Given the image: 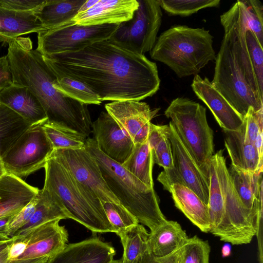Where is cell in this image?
<instances>
[{
	"mask_svg": "<svg viewBox=\"0 0 263 263\" xmlns=\"http://www.w3.org/2000/svg\"><path fill=\"white\" fill-rule=\"evenodd\" d=\"M241 1L243 4L248 29L255 34L260 44L263 47V20L255 14L246 1Z\"/></svg>",
	"mask_w": 263,
	"mask_h": 263,
	"instance_id": "cell-42",
	"label": "cell"
},
{
	"mask_svg": "<svg viewBox=\"0 0 263 263\" xmlns=\"http://www.w3.org/2000/svg\"><path fill=\"white\" fill-rule=\"evenodd\" d=\"M111 263H122L121 259L114 260Z\"/></svg>",
	"mask_w": 263,
	"mask_h": 263,
	"instance_id": "cell-54",
	"label": "cell"
},
{
	"mask_svg": "<svg viewBox=\"0 0 263 263\" xmlns=\"http://www.w3.org/2000/svg\"><path fill=\"white\" fill-rule=\"evenodd\" d=\"M181 254V248L168 255L162 257L155 256L146 251L138 263H179Z\"/></svg>",
	"mask_w": 263,
	"mask_h": 263,
	"instance_id": "cell-44",
	"label": "cell"
},
{
	"mask_svg": "<svg viewBox=\"0 0 263 263\" xmlns=\"http://www.w3.org/2000/svg\"><path fill=\"white\" fill-rule=\"evenodd\" d=\"M98 1V0H86L80 7L78 13L87 11L92 7Z\"/></svg>",
	"mask_w": 263,
	"mask_h": 263,
	"instance_id": "cell-48",
	"label": "cell"
},
{
	"mask_svg": "<svg viewBox=\"0 0 263 263\" xmlns=\"http://www.w3.org/2000/svg\"><path fill=\"white\" fill-rule=\"evenodd\" d=\"M9 238L7 237L5 235L0 233V239H7Z\"/></svg>",
	"mask_w": 263,
	"mask_h": 263,
	"instance_id": "cell-53",
	"label": "cell"
},
{
	"mask_svg": "<svg viewBox=\"0 0 263 263\" xmlns=\"http://www.w3.org/2000/svg\"><path fill=\"white\" fill-rule=\"evenodd\" d=\"M160 7L170 15L188 16L199 10L219 6L220 0H158Z\"/></svg>",
	"mask_w": 263,
	"mask_h": 263,
	"instance_id": "cell-36",
	"label": "cell"
},
{
	"mask_svg": "<svg viewBox=\"0 0 263 263\" xmlns=\"http://www.w3.org/2000/svg\"><path fill=\"white\" fill-rule=\"evenodd\" d=\"M9 246L0 252V263H46L49 258L48 257H44L36 259L10 260L8 257V249Z\"/></svg>",
	"mask_w": 263,
	"mask_h": 263,
	"instance_id": "cell-47",
	"label": "cell"
},
{
	"mask_svg": "<svg viewBox=\"0 0 263 263\" xmlns=\"http://www.w3.org/2000/svg\"><path fill=\"white\" fill-rule=\"evenodd\" d=\"M43 189L59 199L68 218L93 233L114 232L108 219L91 205L69 171L50 156L44 166Z\"/></svg>",
	"mask_w": 263,
	"mask_h": 263,
	"instance_id": "cell-6",
	"label": "cell"
},
{
	"mask_svg": "<svg viewBox=\"0 0 263 263\" xmlns=\"http://www.w3.org/2000/svg\"><path fill=\"white\" fill-rule=\"evenodd\" d=\"M10 217H4V218H0V233L1 234H2L4 235L3 233V231L4 229H5V226H6V224H7V222H8L9 218H10Z\"/></svg>",
	"mask_w": 263,
	"mask_h": 263,
	"instance_id": "cell-51",
	"label": "cell"
},
{
	"mask_svg": "<svg viewBox=\"0 0 263 263\" xmlns=\"http://www.w3.org/2000/svg\"><path fill=\"white\" fill-rule=\"evenodd\" d=\"M154 162L147 140L135 144L133 150L122 165L148 189H154L152 170Z\"/></svg>",
	"mask_w": 263,
	"mask_h": 263,
	"instance_id": "cell-29",
	"label": "cell"
},
{
	"mask_svg": "<svg viewBox=\"0 0 263 263\" xmlns=\"http://www.w3.org/2000/svg\"><path fill=\"white\" fill-rule=\"evenodd\" d=\"M38 198L34 213L29 221L12 237L13 239L25 237L32 230L47 222L69 218L55 195L43 188L39 191Z\"/></svg>",
	"mask_w": 263,
	"mask_h": 263,
	"instance_id": "cell-28",
	"label": "cell"
},
{
	"mask_svg": "<svg viewBox=\"0 0 263 263\" xmlns=\"http://www.w3.org/2000/svg\"><path fill=\"white\" fill-rule=\"evenodd\" d=\"M119 24L84 26L76 24L37 33L36 50L44 56L80 50L109 39Z\"/></svg>",
	"mask_w": 263,
	"mask_h": 263,
	"instance_id": "cell-12",
	"label": "cell"
},
{
	"mask_svg": "<svg viewBox=\"0 0 263 263\" xmlns=\"http://www.w3.org/2000/svg\"><path fill=\"white\" fill-rule=\"evenodd\" d=\"M86 0H44L33 13L44 31L75 24L73 18Z\"/></svg>",
	"mask_w": 263,
	"mask_h": 263,
	"instance_id": "cell-23",
	"label": "cell"
},
{
	"mask_svg": "<svg viewBox=\"0 0 263 263\" xmlns=\"http://www.w3.org/2000/svg\"><path fill=\"white\" fill-rule=\"evenodd\" d=\"M224 33L216 56L212 83L230 105L243 118L252 107L263 108V99L248 84L236 58L228 33Z\"/></svg>",
	"mask_w": 263,
	"mask_h": 263,
	"instance_id": "cell-8",
	"label": "cell"
},
{
	"mask_svg": "<svg viewBox=\"0 0 263 263\" xmlns=\"http://www.w3.org/2000/svg\"><path fill=\"white\" fill-rule=\"evenodd\" d=\"M101 202L108 220L117 235L139 223L138 219L120 203L111 201Z\"/></svg>",
	"mask_w": 263,
	"mask_h": 263,
	"instance_id": "cell-37",
	"label": "cell"
},
{
	"mask_svg": "<svg viewBox=\"0 0 263 263\" xmlns=\"http://www.w3.org/2000/svg\"><path fill=\"white\" fill-rule=\"evenodd\" d=\"M213 38L204 28L174 26L157 38L150 55L166 65L180 78L195 76L216 59Z\"/></svg>",
	"mask_w": 263,
	"mask_h": 263,
	"instance_id": "cell-4",
	"label": "cell"
},
{
	"mask_svg": "<svg viewBox=\"0 0 263 263\" xmlns=\"http://www.w3.org/2000/svg\"><path fill=\"white\" fill-rule=\"evenodd\" d=\"M51 156L69 171L89 203L107 219L101 202H119L107 186L95 158L84 147L53 149Z\"/></svg>",
	"mask_w": 263,
	"mask_h": 263,
	"instance_id": "cell-9",
	"label": "cell"
},
{
	"mask_svg": "<svg viewBox=\"0 0 263 263\" xmlns=\"http://www.w3.org/2000/svg\"><path fill=\"white\" fill-rule=\"evenodd\" d=\"M138 7L137 0H98L87 11L78 13L73 21L84 26L119 24L131 19Z\"/></svg>",
	"mask_w": 263,
	"mask_h": 263,
	"instance_id": "cell-19",
	"label": "cell"
},
{
	"mask_svg": "<svg viewBox=\"0 0 263 263\" xmlns=\"http://www.w3.org/2000/svg\"><path fill=\"white\" fill-rule=\"evenodd\" d=\"M234 188L243 205L250 210L262 209V171L252 173L228 168Z\"/></svg>",
	"mask_w": 263,
	"mask_h": 263,
	"instance_id": "cell-24",
	"label": "cell"
},
{
	"mask_svg": "<svg viewBox=\"0 0 263 263\" xmlns=\"http://www.w3.org/2000/svg\"><path fill=\"white\" fill-rule=\"evenodd\" d=\"M191 87L193 90L209 108L222 129L235 130L242 124V117L216 89L206 78L195 75Z\"/></svg>",
	"mask_w": 263,
	"mask_h": 263,
	"instance_id": "cell-17",
	"label": "cell"
},
{
	"mask_svg": "<svg viewBox=\"0 0 263 263\" xmlns=\"http://www.w3.org/2000/svg\"><path fill=\"white\" fill-rule=\"evenodd\" d=\"M0 102L23 117L31 126L47 121L46 112L35 96L25 86L14 84L0 91Z\"/></svg>",
	"mask_w": 263,
	"mask_h": 263,
	"instance_id": "cell-20",
	"label": "cell"
},
{
	"mask_svg": "<svg viewBox=\"0 0 263 263\" xmlns=\"http://www.w3.org/2000/svg\"><path fill=\"white\" fill-rule=\"evenodd\" d=\"M7 57L12 83L27 87L42 104L47 122L87 138L92 122L87 105L65 96L53 86L56 76L43 55L32 49L30 38L18 37L8 44Z\"/></svg>",
	"mask_w": 263,
	"mask_h": 263,
	"instance_id": "cell-2",
	"label": "cell"
},
{
	"mask_svg": "<svg viewBox=\"0 0 263 263\" xmlns=\"http://www.w3.org/2000/svg\"><path fill=\"white\" fill-rule=\"evenodd\" d=\"M231 246L229 244H225L221 250V253L223 257H227L231 254Z\"/></svg>",
	"mask_w": 263,
	"mask_h": 263,
	"instance_id": "cell-50",
	"label": "cell"
},
{
	"mask_svg": "<svg viewBox=\"0 0 263 263\" xmlns=\"http://www.w3.org/2000/svg\"><path fill=\"white\" fill-rule=\"evenodd\" d=\"M223 152L220 149L214 154L225 210L222 223L215 236L233 245L248 244L256 235L258 226L262 225V209L250 210L243 205L229 176Z\"/></svg>",
	"mask_w": 263,
	"mask_h": 263,
	"instance_id": "cell-7",
	"label": "cell"
},
{
	"mask_svg": "<svg viewBox=\"0 0 263 263\" xmlns=\"http://www.w3.org/2000/svg\"><path fill=\"white\" fill-rule=\"evenodd\" d=\"M38 200L37 194L19 212L10 216L3 233L11 238L25 226L34 213Z\"/></svg>",
	"mask_w": 263,
	"mask_h": 263,
	"instance_id": "cell-41",
	"label": "cell"
},
{
	"mask_svg": "<svg viewBox=\"0 0 263 263\" xmlns=\"http://www.w3.org/2000/svg\"><path fill=\"white\" fill-rule=\"evenodd\" d=\"M163 128L171 144L174 168L162 171L158 176V181L169 192L174 184L185 185L208 205L210 181L197 166L172 123L170 122L168 125H163Z\"/></svg>",
	"mask_w": 263,
	"mask_h": 263,
	"instance_id": "cell-13",
	"label": "cell"
},
{
	"mask_svg": "<svg viewBox=\"0 0 263 263\" xmlns=\"http://www.w3.org/2000/svg\"><path fill=\"white\" fill-rule=\"evenodd\" d=\"M115 254L111 244L93 237L66 245L46 263H111Z\"/></svg>",
	"mask_w": 263,
	"mask_h": 263,
	"instance_id": "cell-18",
	"label": "cell"
},
{
	"mask_svg": "<svg viewBox=\"0 0 263 263\" xmlns=\"http://www.w3.org/2000/svg\"><path fill=\"white\" fill-rule=\"evenodd\" d=\"M39 191L22 178L5 173L0 177V218L19 212Z\"/></svg>",
	"mask_w": 263,
	"mask_h": 263,
	"instance_id": "cell-22",
	"label": "cell"
},
{
	"mask_svg": "<svg viewBox=\"0 0 263 263\" xmlns=\"http://www.w3.org/2000/svg\"><path fill=\"white\" fill-rule=\"evenodd\" d=\"M5 171H4V169L3 166L2 160H1V156L0 155V177L3 175L5 173Z\"/></svg>",
	"mask_w": 263,
	"mask_h": 263,
	"instance_id": "cell-52",
	"label": "cell"
},
{
	"mask_svg": "<svg viewBox=\"0 0 263 263\" xmlns=\"http://www.w3.org/2000/svg\"><path fill=\"white\" fill-rule=\"evenodd\" d=\"M13 241L12 237L7 239H0V252L9 246Z\"/></svg>",
	"mask_w": 263,
	"mask_h": 263,
	"instance_id": "cell-49",
	"label": "cell"
},
{
	"mask_svg": "<svg viewBox=\"0 0 263 263\" xmlns=\"http://www.w3.org/2000/svg\"><path fill=\"white\" fill-rule=\"evenodd\" d=\"M55 75L53 86L65 96L87 105L102 103L100 97L85 84L67 77Z\"/></svg>",
	"mask_w": 263,
	"mask_h": 263,
	"instance_id": "cell-35",
	"label": "cell"
},
{
	"mask_svg": "<svg viewBox=\"0 0 263 263\" xmlns=\"http://www.w3.org/2000/svg\"><path fill=\"white\" fill-rule=\"evenodd\" d=\"M123 248L122 263H138L147 250L149 233L139 223L118 234Z\"/></svg>",
	"mask_w": 263,
	"mask_h": 263,
	"instance_id": "cell-32",
	"label": "cell"
},
{
	"mask_svg": "<svg viewBox=\"0 0 263 263\" xmlns=\"http://www.w3.org/2000/svg\"><path fill=\"white\" fill-rule=\"evenodd\" d=\"M175 205L199 230L204 233L210 230L208 206L187 186L174 184L170 192Z\"/></svg>",
	"mask_w": 263,
	"mask_h": 263,
	"instance_id": "cell-25",
	"label": "cell"
},
{
	"mask_svg": "<svg viewBox=\"0 0 263 263\" xmlns=\"http://www.w3.org/2000/svg\"><path fill=\"white\" fill-rule=\"evenodd\" d=\"M60 221L40 225L22 238L26 239L27 246L18 259L50 258L63 249L68 242V234L65 228L59 224Z\"/></svg>",
	"mask_w": 263,
	"mask_h": 263,
	"instance_id": "cell-16",
	"label": "cell"
},
{
	"mask_svg": "<svg viewBox=\"0 0 263 263\" xmlns=\"http://www.w3.org/2000/svg\"><path fill=\"white\" fill-rule=\"evenodd\" d=\"M13 240L8 249V257L10 260H17L24 253L27 246L25 238L13 239Z\"/></svg>",
	"mask_w": 263,
	"mask_h": 263,
	"instance_id": "cell-46",
	"label": "cell"
},
{
	"mask_svg": "<svg viewBox=\"0 0 263 263\" xmlns=\"http://www.w3.org/2000/svg\"><path fill=\"white\" fill-rule=\"evenodd\" d=\"M44 0H0V7L17 11H34Z\"/></svg>",
	"mask_w": 263,
	"mask_h": 263,
	"instance_id": "cell-43",
	"label": "cell"
},
{
	"mask_svg": "<svg viewBox=\"0 0 263 263\" xmlns=\"http://www.w3.org/2000/svg\"><path fill=\"white\" fill-rule=\"evenodd\" d=\"M177 134L205 177L214 154L213 131L206 119V108L186 98L173 100L164 111Z\"/></svg>",
	"mask_w": 263,
	"mask_h": 263,
	"instance_id": "cell-5",
	"label": "cell"
},
{
	"mask_svg": "<svg viewBox=\"0 0 263 263\" xmlns=\"http://www.w3.org/2000/svg\"><path fill=\"white\" fill-rule=\"evenodd\" d=\"M31 126L20 115L0 102V155L1 157Z\"/></svg>",
	"mask_w": 263,
	"mask_h": 263,
	"instance_id": "cell-30",
	"label": "cell"
},
{
	"mask_svg": "<svg viewBox=\"0 0 263 263\" xmlns=\"http://www.w3.org/2000/svg\"><path fill=\"white\" fill-rule=\"evenodd\" d=\"M244 120V119H243ZM225 147L231 165L239 170L252 173L262 171V158L256 147L246 139L245 125L237 130L222 129Z\"/></svg>",
	"mask_w": 263,
	"mask_h": 263,
	"instance_id": "cell-21",
	"label": "cell"
},
{
	"mask_svg": "<svg viewBox=\"0 0 263 263\" xmlns=\"http://www.w3.org/2000/svg\"><path fill=\"white\" fill-rule=\"evenodd\" d=\"M209 196L208 204L210 223V232L215 236L219 230L225 214L224 202L216 162L212 156L209 166Z\"/></svg>",
	"mask_w": 263,
	"mask_h": 263,
	"instance_id": "cell-31",
	"label": "cell"
},
{
	"mask_svg": "<svg viewBox=\"0 0 263 263\" xmlns=\"http://www.w3.org/2000/svg\"><path fill=\"white\" fill-rule=\"evenodd\" d=\"M246 139L253 144L263 156V108L255 111L250 107L244 117Z\"/></svg>",
	"mask_w": 263,
	"mask_h": 263,
	"instance_id": "cell-39",
	"label": "cell"
},
{
	"mask_svg": "<svg viewBox=\"0 0 263 263\" xmlns=\"http://www.w3.org/2000/svg\"><path fill=\"white\" fill-rule=\"evenodd\" d=\"M44 31L33 11H17L0 7V43L8 44L20 36Z\"/></svg>",
	"mask_w": 263,
	"mask_h": 263,
	"instance_id": "cell-26",
	"label": "cell"
},
{
	"mask_svg": "<svg viewBox=\"0 0 263 263\" xmlns=\"http://www.w3.org/2000/svg\"><path fill=\"white\" fill-rule=\"evenodd\" d=\"M131 19L121 23L109 40L134 52L144 55L157 39L162 13L158 0H137Z\"/></svg>",
	"mask_w": 263,
	"mask_h": 263,
	"instance_id": "cell-10",
	"label": "cell"
},
{
	"mask_svg": "<svg viewBox=\"0 0 263 263\" xmlns=\"http://www.w3.org/2000/svg\"><path fill=\"white\" fill-rule=\"evenodd\" d=\"M43 57L55 74L85 84L102 101H140L159 89L156 63L109 39L77 51Z\"/></svg>",
	"mask_w": 263,
	"mask_h": 263,
	"instance_id": "cell-1",
	"label": "cell"
},
{
	"mask_svg": "<svg viewBox=\"0 0 263 263\" xmlns=\"http://www.w3.org/2000/svg\"><path fill=\"white\" fill-rule=\"evenodd\" d=\"M187 238L178 222L166 220L149 233L147 251L157 257L164 256L181 248Z\"/></svg>",
	"mask_w": 263,
	"mask_h": 263,
	"instance_id": "cell-27",
	"label": "cell"
},
{
	"mask_svg": "<svg viewBox=\"0 0 263 263\" xmlns=\"http://www.w3.org/2000/svg\"><path fill=\"white\" fill-rule=\"evenodd\" d=\"M53 148L42 125L31 126L1 157L6 173L26 178L44 168Z\"/></svg>",
	"mask_w": 263,
	"mask_h": 263,
	"instance_id": "cell-11",
	"label": "cell"
},
{
	"mask_svg": "<svg viewBox=\"0 0 263 263\" xmlns=\"http://www.w3.org/2000/svg\"><path fill=\"white\" fill-rule=\"evenodd\" d=\"M12 84V76L7 55L0 57V91Z\"/></svg>",
	"mask_w": 263,
	"mask_h": 263,
	"instance_id": "cell-45",
	"label": "cell"
},
{
	"mask_svg": "<svg viewBox=\"0 0 263 263\" xmlns=\"http://www.w3.org/2000/svg\"><path fill=\"white\" fill-rule=\"evenodd\" d=\"M84 148L96 160L110 191L139 223L152 231L167 220L154 189H148L121 164L103 153L93 138L87 139Z\"/></svg>",
	"mask_w": 263,
	"mask_h": 263,
	"instance_id": "cell-3",
	"label": "cell"
},
{
	"mask_svg": "<svg viewBox=\"0 0 263 263\" xmlns=\"http://www.w3.org/2000/svg\"><path fill=\"white\" fill-rule=\"evenodd\" d=\"M245 37L257 85L260 95L263 97V47L255 34L248 28Z\"/></svg>",
	"mask_w": 263,
	"mask_h": 263,
	"instance_id": "cell-40",
	"label": "cell"
},
{
	"mask_svg": "<svg viewBox=\"0 0 263 263\" xmlns=\"http://www.w3.org/2000/svg\"><path fill=\"white\" fill-rule=\"evenodd\" d=\"M106 111L130 137L134 144L147 140L151 120L159 109H151L145 102L116 101L105 105Z\"/></svg>",
	"mask_w": 263,
	"mask_h": 263,
	"instance_id": "cell-14",
	"label": "cell"
},
{
	"mask_svg": "<svg viewBox=\"0 0 263 263\" xmlns=\"http://www.w3.org/2000/svg\"><path fill=\"white\" fill-rule=\"evenodd\" d=\"M181 250L179 263H210L209 243L197 235L188 237Z\"/></svg>",
	"mask_w": 263,
	"mask_h": 263,
	"instance_id": "cell-38",
	"label": "cell"
},
{
	"mask_svg": "<svg viewBox=\"0 0 263 263\" xmlns=\"http://www.w3.org/2000/svg\"><path fill=\"white\" fill-rule=\"evenodd\" d=\"M92 132L99 149L112 160L122 165L131 154L134 142L107 111L92 123Z\"/></svg>",
	"mask_w": 263,
	"mask_h": 263,
	"instance_id": "cell-15",
	"label": "cell"
},
{
	"mask_svg": "<svg viewBox=\"0 0 263 263\" xmlns=\"http://www.w3.org/2000/svg\"><path fill=\"white\" fill-rule=\"evenodd\" d=\"M147 141L152 151L154 164L162 167L164 171L173 170L171 146L163 131V125L151 123Z\"/></svg>",
	"mask_w": 263,
	"mask_h": 263,
	"instance_id": "cell-33",
	"label": "cell"
},
{
	"mask_svg": "<svg viewBox=\"0 0 263 263\" xmlns=\"http://www.w3.org/2000/svg\"><path fill=\"white\" fill-rule=\"evenodd\" d=\"M42 126L53 149L84 147L88 138L83 134L47 121Z\"/></svg>",
	"mask_w": 263,
	"mask_h": 263,
	"instance_id": "cell-34",
	"label": "cell"
}]
</instances>
